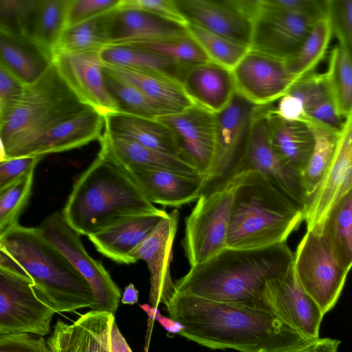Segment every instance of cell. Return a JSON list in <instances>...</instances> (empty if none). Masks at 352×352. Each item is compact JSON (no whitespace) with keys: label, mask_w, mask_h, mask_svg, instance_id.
I'll return each instance as SVG.
<instances>
[{"label":"cell","mask_w":352,"mask_h":352,"mask_svg":"<svg viewBox=\"0 0 352 352\" xmlns=\"http://www.w3.org/2000/svg\"><path fill=\"white\" fill-rule=\"evenodd\" d=\"M165 305L179 336L211 349L293 352L312 341L265 310L178 292Z\"/></svg>","instance_id":"cell-1"},{"label":"cell","mask_w":352,"mask_h":352,"mask_svg":"<svg viewBox=\"0 0 352 352\" xmlns=\"http://www.w3.org/2000/svg\"><path fill=\"white\" fill-rule=\"evenodd\" d=\"M294 256L286 242L254 249L227 248L191 266L175 283L176 291L273 313L267 283L286 273L294 264Z\"/></svg>","instance_id":"cell-2"},{"label":"cell","mask_w":352,"mask_h":352,"mask_svg":"<svg viewBox=\"0 0 352 352\" xmlns=\"http://www.w3.org/2000/svg\"><path fill=\"white\" fill-rule=\"evenodd\" d=\"M0 263L28 276L38 298L56 313L90 308L95 302L88 282L39 226L18 223L0 236Z\"/></svg>","instance_id":"cell-3"},{"label":"cell","mask_w":352,"mask_h":352,"mask_svg":"<svg viewBox=\"0 0 352 352\" xmlns=\"http://www.w3.org/2000/svg\"><path fill=\"white\" fill-rule=\"evenodd\" d=\"M162 210L124 167L98 155L74 182L62 214L72 228L88 236L125 219Z\"/></svg>","instance_id":"cell-4"},{"label":"cell","mask_w":352,"mask_h":352,"mask_svg":"<svg viewBox=\"0 0 352 352\" xmlns=\"http://www.w3.org/2000/svg\"><path fill=\"white\" fill-rule=\"evenodd\" d=\"M233 179L228 248L254 249L285 243L304 221V209L256 170L243 171Z\"/></svg>","instance_id":"cell-5"},{"label":"cell","mask_w":352,"mask_h":352,"mask_svg":"<svg viewBox=\"0 0 352 352\" xmlns=\"http://www.w3.org/2000/svg\"><path fill=\"white\" fill-rule=\"evenodd\" d=\"M89 108L91 107L71 89L54 63L36 82L25 85L18 105L0 122L1 144Z\"/></svg>","instance_id":"cell-6"},{"label":"cell","mask_w":352,"mask_h":352,"mask_svg":"<svg viewBox=\"0 0 352 352\" xmlns=\"http://www.w3.org/2000/svg\"><path fill=\"white\" fill-rule=\"evenodd\" d=\"M294 269L303 291L325 315L337 303L349 273L322 231L307 230L294 256Z\"/></svg>","instance_id":"cell-7"},{"label":"cell","mask_w":352,"mask_h":352,"mask_svg":"<svg viewBox=\"0 0 352 352\" xmlns=\"http://www.w3.org/2000/svg\"><path fill=\"white\" fill-rule=\"evenodd\" d=\"M234 188L232 178L222 188L201 195L186 217L182 245L190 267L208 261L228 248Z\"/></svg>","instance_id":"cell-8"},{"label":"cell","mask_w":352,"mask_h":352,"mask_svg":"<svg viewBox=\"0 0 352 352\" xmlns=\"http://www.w3.org/2000/svg\"><path fill=\"white\" fill-rule=\"evenodd\" d=\"M258 107L236 91L228 106L215 113V153L212 167L204 177L201 195L222 188L236 175Z\"/></svg>","instance_id":"cell-9"},{"label":"cell","mask_w":352,"mask_h":352,"mask_svg":"<svg viewBox=\"0 0 352 352\" xmlns=\"http://www.w3.org/2000/svg\"><path fill=\"white\" fill-rule=\"evenodd\" d=\"M32 285L25 274L0 263V334L50 333L56 312L38 298Z\"/></svg>","instance_id":"cell-10"},{"label":"cell","mask_w":352,"mask_h":352,"mask_svg":"<svg viewBox=\"0 0 352 352\" xmlns=\"http://www.w3.org/2000/svg\"><path fill=\"white\" fill-rule=\"evenodd\" d=\"M38 226L89 284L95 297L91 310L114 314L120 302V289L103 264L88 254L81 235L67 223L62 212H54Z\"/></svg>","instance_id":"cell-11"},{"label":"cell","mask_w":352,"mask_h":352,"mask_svg":"<svg viewBox=\"0 0 352 352\" xmlns=\"http://www.w3.org/2000/svg\"><path fill=\"white\" fill-rule=\"evenodd\" d=\"M248 170L261 173L292 201L303 209L306 206L308 197L301 173L287 162L274 148L264 107H258L254 116L245 154L237 175Z\"/></svg>","instance_id":"cell-12"},{"label":"cell","mask_w":352,"mask_h":352,"mask_svg":"<svg viewBox=\"0 0 352 352\" xmlns=\"http://www.w3.org/2000/svg\"><path fill=\"white\" fill-rule=\"evenodd\" d=\"M316 21L257 0L250 50L287 60L298 52Z\"/></svg>","instance_id":"cell-13"},{"label":"cell","mask_w":352,"mask_h":352,"mask_svg":"<svg viewBox=\"0 0 352 352\" xmlns=\"http://www.w3.org/2000/svg\"><path fill=\"white\" fill-rule=\"evenodd\" d=\"M352 189V113L344 119L332 159L304 208L307 230H322L336 204Z\"/></svg>","instance_id":"cell-14"},{"label":"cell","mask_w":352,"mask_h":352,"mask_svg":"<svg viewBox=\"0 0 352 352\" xmlns=\"http://www.w3.org/2000/svg\"><path fill=\"white\" fill-rule=\"evenodd\" d=\"M236 91L256 106H269L297 81L286 61L250 50L232 69Z\"/></svg>","instance_id":"cell-15"},{"label":"cell","mask_w":352,"mask_h":352,"mask_svg":"<svg viewBox=\"0 0 352 352\" xmlns=\"http://www.w3.org/2000/svg\"><path fill=\"white\" fill-rule=\"evenodd\" d=\"M188 23L249 47L255 0H176Z\"/></svg>","instance_id":"cell-16"},{"label":"cell","mask_w":352,"mask_h":352,"mask_svg":"<svg viewBox=\"0 0 352 352\" xmlns=\"http://www.w3.org/2000/svg\"><path fill=\"white\" fill-rule=\"evenodd\" d=\"M174 133L182 159L204 177L209 173L216 147V114L197 104L157 118Z\"/></svg>","instance_id":"cell-17"},{"label":"cell","mask_w":352,"mask_h":352,"mask_svg":"<svg viewBox=\"0 0 352 352\" xmlns=\"http://www.w3.org/2000/svg\"><path fill=\"white\" fill-rule=\"evenodd\" d=\"M104 117L92 108L84 110L47 128L28 142L11 150L0 161L69 151L102 137Z\"/></svg>","instance_id":"cell-18"},{"label":"cell","mask_w":352,"mask_h":352,"mask_svg":"<svg viewBox=\"0 0 352 352\" xmlns=\"http://www.w3.org/2000/svg\"><path fill=\"white\" fill-rule=\"evenodd\" d=\"M179 219L178 210H173L131 252L137 261L142 260L147 264L151 284L149 302L154 307L166 305L177 292L170 265Z\"/></svg>","instance_id":"cell-19"},{"label":"cell","mask_w":352,"mask_h":352,"mask_svg":"<svg viewBox=\"0 0 352 352\" xmlns=\"http://www.w3.org/2000/svg\"><path fill=\"white\" fill-rule=\"evenodd\" d=\"M267 296L273 313L284 323L309 340L320 338L324 315L299 285L294 264L286 273L267 282Z\"/></svg>","instance_id":"cell-20"},{"label":"cell","mask_w":352,"mask_h":352,"mask_svg":"<svg viewBox=\"0 0 352 352\" xmlns=\"http://www.w3.org/2000/svg\"><path fill=\"white\" fill-rule=\"evenodd\" d=\"M54 64L75 94L103 116L118 112V107L105 85L103 64L99 52L60 53Z\"/></svg>","instance_id":"cell-21"},{"label":"cell","mask_w":352,"mask_h":352,"mask_svg":"<svg viewBox=\"0 0 352 352\" xmlns=\"http://www.w3.org/2000/svg\"><path fill=\"white\" fill-rule=\"evenodd\" d=\"M102 21L107 45L153 41L187 32L186 26L121 3L104 14Z\"/></svg>","instance_id":"cell-22"},{"label":"cell","mask_w":352,"mask_h":352,"mask_svg":"<svg viewBox=\"0 0 352 352\" xmlns=\"http://www.w3.org/2000/svg\"><path fill=\"white\" fill-rule=\"evenodd\" d=\"M114 314L90 310L72 323L58 319L47 339L51 352H111Z\"/></svg>","instance_id":"cell-23"},{"label":"cell","mask_w":352,"mask_h":352,"mask_svg":"<svg viewBox=\"0 0 352 352\" xmlns=\"http://www.w3.org/2000/svg\"><path fill=\"white\" fill-rule=\"evenodd\" d=\"M124 168L153 204L178 208L197 200L201 195L202 176L162 168Z\"/></svg>","instance_id":"cell-24"},{"label":"cell","mask_w":352,"mask_h":352,"mask_svg":"<svg viewBox=\"0 0 352 352\" xmlns=\"http://www.w3.org/2000/svg\"><path fill=\"white\" fill-rule=\"evenodd\" d=\"M168 214L162 210L159 213L134 216L88 237L104 256L118 264H133L137 261L131 257V252Z\"/></svg>","instance_id":"cell-25"},{"label":"cell","mask_w":352,"mask_h":352,"mask_svg":"<svg viewBox=\"0 0 352 352\" xmlns=\"http://www.w3.org/2000/svg\"><path fill=\"white\" fill-rule=\"evenodd\" d=\"M182 86L194 104L214 113L225 109L236 93L232 70L210 60L191 66Z\"/></svg>","instance_id":"cell-26"},{"label":"cell","mask_w":352,"mask_h":352,"mask_svg":"<svg viewBox=\"0 0 352 352\" xmlns=\"http://www.w3.org/2000/svg\"><path fill=\"white\" fill-rule=\"evenodd\" d=\"M99 155L122 167L162 168L201 176L190 164L175 156L148 148L131 139L110 134H102Z\"/></svg>","instance_id":"cell-27"},{"label":"cell","mask_w":352,"mask_h":352,"mask_svg":"<svg viewBox=\"0 0 352 352\" xmlns=\"http://www.w3.org/2000/svg\"><path fill=\"white\" fill-rule=\"evenodd\" d=\"M54 61L52 53L28 37L0 32V64L25 85L41 78Z\"/></svg>","instance_id":"cell-28"},{"label":"cell","mask_w":352,"mask_h":352,"mask_svg":"<svg viewBox=\"0 0 352 352\" xmlns=\"http://www.w3.org/2000/svg\"><path fill=\"white\" fill-rule=\"evenodd\" d=\"M104 117V131L131 139L148 148L184 160L174 133L157 119L122 112L111 113Z\"/></svg>","instance_id":"cell-29"},{"label":"cell","mask_w":352,"mask_h":352,"mask_svg":"<svg viewBox=\"0 0 352 352\" xmlns=\"http://www.w3.org/2000/svg\"><path fill=\"white\" fill-rule=\"evenodd\" d=\"M272 143L278 153L300 173L305 169L314 146V136L304 122L285 120L265 106Z\"/></svg>","instance_id":"cell-30"},{"label":"cell","mask_w":352,"mask_h":352,"mask_svg":"<svg viewBox=\"0 0 352 352\" xmlns=\"http://www.w3.org/2000/svg\"><path fill=\"white\" fill-rule=\"evenodd\" d=\"M103 65L166 76L182 85L192 65L179 63L131 44L107 45L99 52Z\"/></svg>","instance_id":"cell-31"},{"label":"cell","mask_w":352,"mask_h":352,"mask_svg":"<svg viewBox=\"0 0 352 352\" xmlns=\"http://www.w3.org/2000/svg\"><path fill=\"white\" fill-rule=\"evenodd\" d=\"M103 70L138 87L168 114L182 111L194 104L182 85L166 76L104 65Z\"/></svg>","instance_id":"cell-32"},{"label":"cell","mask_w":352,"mask_h":352,"mask_svg":"<svg viewBox=\"0 0 352 352\" xmlns=\"http://www.w3.org/2000/svg\"><path fill=\"white\" fill-rule=\"evenodd\" d=\"M71 0H36L26 36L54 55L60 37L66 28Z\"/></svg>","instance_id":"cell-33"},{"label":"cell","mask_w":352,"mask_h":352,"mask_svg":"<svg viewBox=\"0 0 352 352\" xmlns=\"http://www.w3.org/2000/svg\"><path fill=\"white\" fill-rule=\"evenodd\" d=\"M301 121L311 129L315 141L310 158L301 173L309 201L332 159L340 131L307 117H305Z\"/></svg>","instance_id":"cell-34"},{"label":"cell","mask_w":352,"mask_h":352,"mask_svg":"<svg viewBox=\"0 0 352 352\" xmlns=\"http://www.w3.org/2000/svg\"><path fill=\"white\" fill-rule=\"evenodd\" d=\"M332 35L328 16L314 23L298 52L285 60L289 72L297 80L315 72L326 55Z\"/></svg>","instance_id":"cell-35"},{"label":"cell","mask_w":352,"mask_h":352,"mask_svg":"<svg viewBox=\"0 0 352 352\" xmlns=\"http://www.w3.org/2000/svg\"><path fill=\"white\" fill-rule=\"evenodd\" d=\"M343 267L352 268V189L333 207L323 226Z\"/></svg>","instance_id":"cell-36"},{"label":"cell","mask_w":352,"mask_h":352,"mask_svg":"<svg viewBox=\"0 0 352 352\" xmlns=\"http://www.w3.org/2000/svg\"><path fill=\"white\" fill-rule=\"evenodd\" d=\"M324 74L336 109L345 119L352 113V59L338 45L330 52Z\"/></svg>","instance_id":"cell-37"},{"label":"cell","mask_w":352,"mask_h":352,"mask_svg":"<svg viewBox=\"0 0 352 352\" xmlns=\"http://www.w3.org/2000/svg\"><path fill=\"white\" fill-rule=\"evenodd\" d=\"M107 89L116 102L118 112L150 119L168 114L159 104L128 82L104 72Z\"/></svg>","instance_id":"cell-38"},{"label":"cell","mask_w":352,"mask_h":352,"mask_svg":"<svg viewBox=\"0 0 352 352\" xmlns=\"http://www.w3.org/2000/svg\"><path fill=\"white\" fill-rule=\"evenodd\" d=\"M102 15L65 28L54 56L60 53L100 52L107 45Z\"/></svg>","instance_id":"cell-39"},{"label":"cell","mask_w":352,"mask_h":352,"mask_svg":"<svg viewBox=\"0 0 352 352\" xmlns=\"http://www.w3.org/2000/svg\"><path fill=\"white\" fill-rule=\"evenodd\" d=\"M188 33L197 41L210 61L232 69L249 47L215 34L197 25L188 23Z\"/></svg>","instance_id":"cell-40"},{"label":"cell","mask_w":352,"mask_h":352,"mask_svg":"<svg viewBox=\"0 0 352 352\" xmlns=\"http://www.w3.org/2000/svg\"><path fill=\"white\" fill-rule=\"evenodd\" d=\"M129 44L185 65H195L210 60L201 47L188 32L160 40Z\"/></svg>","instance_id":"cell-41"},{"label":"cell","mask_w":352,"mask_h":352,"mask_svg":"<svg viewBox=\"0 0 352 352\" xmlns=\"http://www.w3.org/2000/svg\"><path fill=\"white\" fill-rule=\"evenodd\" d=\"M34 172L0 190V236L19 223L32 195Z\"/></svg>","instance_id":"cell-42"},{"label":"cell","mask_w":352,"mask_h":352,"mask_svg":"<svg viewBox=\"0 0 352 352\" xmlns=\"http://www.w3.org/2000/svg\"><path fill=\"white\" fill-rule=\"evenodd\" d=\"M327 5L333 34L352 59V0H327Z\"/></svg>","instance_id":"cell-43"},{"label":"cell","mask_w":352,"mask_h":352,"mask_svg":"<svg viewBox=\"0 0 352 352\" xmlns=\"http://www.w3.org/2000/svg\"><path fill=\"white\" fill-rule=\"evenodd\" d=\"M36 0H0V32L26 36Z\"/></svg>","instance_id":"cell-44"},{"label":"cell","mask_w":352,"mask_h":352,"mask_svg":"<svg viewBox=\"0 0 352 352\" xmlns=\"http://www.w3.org/2000/svg\"><path fill=\"white\" fill-rule=\"evenodd\" d=\"M25 85L0 64V122L13 111L22 98Z\"/></svg>","instance_id":"cell-45"},{"label":"cell","mask_w":352,"mask_h":352,"mask_svg":"<svg viewBox=\"0 0 352 352\" xmlns=\"http://www.w3.org/2000/svg\"><path fill=\"white\" fill-rule=\"evenodd\" d=\"M122 0H71L66 28L101 16L116 8Z\"/></svg>","instance_id":"cell-46"},{"label":"cell","mask_w":352,"mask_h":352,"mask_svg":"<svg viewBox=\"0 0 352 352\" xmlns=\"http://www.w3.org/2000/svg\"><path fill=\"white\" fill-rule=\"evenodd\" d=\"M0 352H51L47 340L30 333L0 334Z\"/></svg>","instance_id":"cell-47"},{"label":"cell","mask_w":352,"mask_h":352,"mask_svg":"<svg viewBox=\"0 0 352 352\" xmlns=\"http://www.w3.org/2000/svg\"><path fill=\"white\" fill-rule=\"evenodd\" d=\"M43 157H21L0 161V190L34 172L36 166Z\"/></svg>","instance_id":"cell-48"},{"label":"cell","mask_w":352,"mask_h":352,"mask_svg":"<svg viewBox=\"0 0 352 352\" xmlns=\"http://www.w3.org/2000/svg\"><path fill=\"white\" fill-rule=\"evenodd\" d=\"M121 5L146 10L184 26L188 25L176 0H122Z\"/></svg>","instance_id":"cell-49"},{"label":"cell","mask_w":352,"mask_h":352,"mask_svg":"<svg viewBox=\"0 0 352 352\" xmlns=\"http://www.w3.org/2000/svg\"><path fill=\"white\" fill-rule=\"evenodd\" d=\"M274 6L316 21L327 16V0H268Z\"/></svg>","instance_id":"cell-50"},{"label":"cell","mask_w":352,"mask_h":352,"mask_svg":"<svg viewBox=\"0 0 352 352\" xmlns=\"http://www.w3.org/2000/svg\"><path fill=\"white\" fill-rule=\"evenodd\" d=\"M340 341L333 338H318L293 352H338Z\"/></svg>","instance_id":"cell-51"},{"label":"cell","mask_w":352,"mask_h":352,"mask_svg":"<svg viewBox=\"0 0 352 352\" xmlns=\"http://www.w3.org/2000/svg\"><path fill=\"white\" fill-rule=\"evenodd\" d=\"M111 352H132L126 340L120 331L116 320L111 329Z\"/></svg>","instance_id":"cell-52"},{"label":"cell","mask_w":352,"mask_h":352,"mask_svg":"<svg viewBox=\"0 0 352 352\" xmlns=\"http://www.w3.org/2000/svg\"><path fill=\"white\" fill-rule=\"evenodd\" d=\"M155 320H157L168 333L179 334L184 329L183 325L180 322L171 318L162 316L160 313L157 314L155 316Z\"/></svg>","instance_id":"cell-53"},{"label":"cell","mask_w":352,"mask_h":352,"mask_svg":"<svg viewBox=\"0 0 352 352\" xmlns=\"http://www.w3.org/2000/svg\"><path fill=\"white\" fill-rule=\"evenodd\" d=\"M138 291L135 289L133 283H130L125 287L123 292L121 302L124 305H133L138 301Z\"/></svg>","instance_id":"cell-54"}]
</instances>
